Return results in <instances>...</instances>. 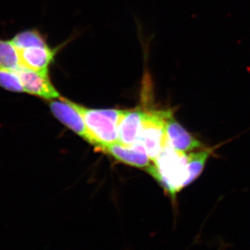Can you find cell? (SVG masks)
<instances>
[{
    "instance_id": "obj_1",
    "label": "cell",
    "mask_w": 250,
    "mask_h": 250,
    "mask_svg": "<svg viewBox=\"0 0 250 250\" xmlns=\"http://www.w3.org/2000/svg\"><path fill=\"white\" fill-rule=\"evenodd\" d=\"M146 170L174 200L188 177L187 154L166 146Z\"/></svg>"
},
{
    "instance_id": "obj_2",
    "label": "cell",
    "mask_w": 250,
    "mask_h": 250,
    "mask_svg": "<svg viewBox=\"0 0 250 250\" xmlns=\"http://www.w3.org/2000/svg\"><path fill=\"white\" fill-rule=\"evenodd\" d=\"M67 101L83 118L93 138V146L100 149L108 145L118 142V126L125 110L93 109L68 100Z\"/></svg>"
},
{
    "instance_id": "obj_3",
    "label": "cell",
    "mask_w": 250,
    "mask_h": 250,
    "mask_svg": "<svg viewBox=\"0 0 250 250\" xmlns=\"http://www.w3.org/2000/svg\"><path fill=\"white\" fill-rule=\"evenodd\" d=\"M172 115V109L145 111L142 129L138 142L144 146L152 161L155 160L166 146V125Z\"/></svg>"
},
{
    "instance_id": "obj_4",
    "label": "cell",
    "mask_w": 250,
    "mask_h": 250,
    "mask_svg": "<svg viewBox=\"0 0 250 250\" xmlns=\"http://www.w3.org/2000/svg\"><path fill=\"white\" fill-rule=\"evenodd\" d=\"M16 72L21 79L24 93L48 100L61 98L49 80L48 72L37 71L23 67H18Z\"/></svg>"
},
{
    "instance_id": "obj_5",
    "label": "cell",
    "mask_w": 250,
    "mask_h": 250,
    "mask_svg": "<svg viewBox=\"0 0 250 250\" xmlns=\"http://www.w3.org/2000/svg\"><path fill=\"white\" fill-rule=\"evenodd\" d=\"M49 107L54 116L62 124L90 144H94L93 138L85 126L83 118L75 108L67 103V99L60 98L59 100H53L49 104Z\"/></svg>"
},
{
    "instance_id": "obj_6",
    "label": "cell",
    "mask_w": 250,
    "mask_h": 250,
    "mask_svg": "<svg viewBox=\"0 0 250 250\" xmlns=\"http://www.w3.org/2000/svg\"><path fill=\"white\" fill-rule=\"evenodd\" d=\"M100 150L123 164L134 167L147 169L152 164L144 146L139 142L131 146H125L117 142L104 146Z\"/></svg>"
},
{
    "instance_id": "obj_7",
    "label": "cell",
    "mask_w": 250,
    "mask_h": 250,
    "mask_svg": "<svg viewBox=\"0 0 250 250\" xmlns=\"http://www.w3.org/2000/svg\"><path fill=\"white\" fill-rule=\"evenodd\" d=\"M166 146L186 154L206 148L203 143L195 139L174 119L173 115L169 118L166 125Z\"/></svg>"
},
{
    "instance_id": "obj_8",
    "label": "cell",
    "mask_w": 250,
    "mask_h": 250,
    "mask_svg": "<svg viewBox=\"0 0 250 250\" xmlns=\"http://www.w3.org/2000/svg\"><path fill=\"white\" fill-rule=\"evenodd\" d=\"M17 51L20 67L41 72H48L57 52V49L50 48L49 45L33 46Z\"/></svg>"
},
{
    "instance_id": "obj_9",
    "label": "cell",
    "mask_w": 250,
    "mask_h": 250,
    "mask_svg": "<svg viewBox=\"0 0 250 250\" xmlns=\"http://www.w3.org/2000/svg\"><path fill=\"white\" fill-rule=\"evenodd\" d=\"M145 111L141 110L125 111L118 126V143L131 146L139 141Z\"/></svg>"
},
{
    "instance_id": "obj_10",
    "label": "cell",
    "mask_w": 250,
    "mask_h": 250,
    "mask_svg": "<svg viewBox=\"0 0 250 250\" xmlns=\"http://www.w3.org/2000/svg\"><path fill=\"white\" fill-rule=\"evenodd\" d=\"M212 152L213 150L211 148H205L187 154L188 177L186 182L185 187L190 185L200 177L205 169L207 161L211 155Z\"/></svg>"
},
{
    "instance_id": "obj_11",
    "label": "cell",
    "mask_w": 250,
    "mask_h": 250,
    "mask_svg": "<svg viewBox=\"0 0 250 250\" xmlns=\"http://www.w3.org/2000/svg\"><path fill=\"white\" fill-rule=\"evenodd\" d=\"M11 41L16 49L48 45L45 36L37 29H29L18 33Z\"/></svg>"
},
{
    "instance_id": "obj_12",
    "label": "cell",
    "mask_w": 250,
    "mask_h": 250,
    "mask_svg": "<svg viewBox=\"0 0 250 250\" xmlns=\"http://www.w3.org/2000/svg\"><path fill=\"white\" fill-rule=\"evenodd\" d=\"M0 67L9 69L20 67L17 49L11 40L0 39Z\"/></svg>"
},
{
    "instance_id": "obj_13",
    "label": "cell",
    "mask_w": 250,
    "mask_h": 250,
    "mask_svg": "<svg viewBox=\"0 0 250 250\" xmlns=\"http://www.w3.org/2000/svg\"><path fill=\"white\" fill-rule=\"evenodd\" d=\"M0 87L15 93L24 92V88L16 69L0 67Z\"/></svg>"
}]
</instances>
